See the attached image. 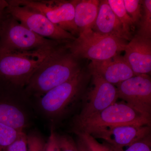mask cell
<instances>
[{
    "label": "cell",
    "instance_id": "obj_18",
    "mask_svg": "<svg viewBox=\"0 0 151 151\" xmlns=\"http://www.w3.org/2000/svg\"><path fill=\"white\" fill-rule=\"evenodd\" d=\"M143 13L139 24L137 35L146 38H151V1H142Z\"/></svg>",
    "mask_w": 151,
    "mask_h": 151
},
{
    "label": "cell",
    "instance_id": "obj_1",
    "mask_svg": "<svg viewBox=\"0 0 151 151\" xmlns=\"http://www.w3.org/2000/svg\"><path fill=\"white\" fill-rule=\"evenodd\" d=\"M78 60L66 46L58 47L33 74L25 87V92L40 98L82 70Z\"/></svg>",
    "mask_w": 151,
    "mask_h": 151
},
{
    "label": "cell",
    "instance_id": "obj_22",
    "mask_svg": "<svg viewBox=\"0 0 151 151\" xmlns=\"http://www.w3.org/2000/svg\"><path fill=\"white\" fill-rule=\"evenodd\" d=\"M27 151H45L46 142L37 132H32L27 135Z\"/></svg>",
    "mask_w": 151,
    "mask_h": 151
},
{
    "label": "cell",
    "instance_id": "obj_17",
    "mask_svg": "<svg viewBox=\"0 0 151 151\" xmlns=\"http://www.w3.org/2000/svg\"><path fill=\"white\" fill-rule=\"evenodd\" d=\"M108 2L113 12L121 22L125 34L130 41L132 39V31L134 25L132 19L127 13L123 0H108Z\"/></svg>",
    "mask_w": 151,
    "mask_h": 151
},
{
    "label": "cell",
    "instance_id": "obj_27",
    "mask_svg": "<svg viewBox=\"0 0 151 151\" xmlns=\"http://www.w3.org/2000/svg\"><path fill=\"white\" fill-rule=\"evenodd\" d=\"M7 5V1L0 0V24L5 14L6 8Z\"/></svg>",
    "mask_w": 151,
    "mask_h": 151
},
{
    "label": "cell",
    "instance_id": "obj_7",
    "mask_svg": "<svg viewBox=\"0 0 151 151\" xmlns=\"http://www.w3.org/2000/svg\"><path fill=\"white\" fill-rule=\"evenodd\" d=\"M6 10L17 20L41 37L60 42H71L76 37L51 22L40 12L7 1Z\"/></svg>",
    "mask_w": 151,
    "mask_h": 151
},
{
    "label": "cell",
    "instance_id": "obj_11",
    "mask_svg": "<svg viewBox=\"0 0 151 151\" xmlns=\"http://www.w3.org/2000/svg\"><path fill=\"white\" fill-rule=\"evenodd\" d=\"M103 139L114 151L132 145L151 134V125L129 124L102 129L89 134Z\"/></svg>",
    "mask_w": 151,
    "mask_h": 151
},
{
    "label": "cell",
    "instance_id": "obj_10",
    "mask_svg": "<svg viewBox=\"0 0 151 151\" xmlns=\"http://www.w3.org/2000/svg\"><path fill=\"white\" fill-rule=\"evenodd\" d=\"M119 98L139 111L151 115V79L149 75L135 76L116 85Z\"/></svg>",
    "mask_w": 151,
    "mask_h": 151
},
{
    "label": "cell",
    "instance_id": "obj_15",
    "mask_svg": "<svg viewBox=\"0 0 151 151\" xmlns=\"http://www.w3.org/2000/svg\"><path fill=\"white\" fill-rule=\"evenodd\" d=\"M27 114L16 101L0 98V124L21 132L27 127Z\"/></svg>",
    "mask_w": 151,
    "mask_h": 151
},
{
    "label": "cell",
    "instance_id": "obj_26",
    "mask_svg": "<svg viewBox=\"0 0 151 151\" xmlns=\"http://www.w3.org/2000/svg\"><path fill=\"white\" fill-rule=\"evenodd\" d=\"M58 135L54 129L51 128L45 151H60Z\"/></svg>",
    "mask_w": 151,
    "mask_h": 151
},
{
    "label": "cell",
    "instance_id": "obj_8",
    "mask_svg": "<svg viewBox=\"0 0 151 151\" xmlns=\"http://www.w3.org/2000/svg\"><path fill=\"white\" fill-rule=\"evenodd\" d=\"M15 4L40 12L51 22L70 33L78 35L74 23V6L72 1L64 0H12Z\"/></svg>",
    "mask_w": 151,
    "mask_h": 151
},
{
    "label": "cell",
    "instance_id": "obj_14",
    "mask_svg": "<svg viewBox=\"0 0 151 151\" xmlns=\"http://www.w3.org/2000/svg\"><path fill=\"white\" fill-rule=\"evenodd\" d=\"M91 29L103 35L130 40L124 32L122 23L113 12L107 0L100 1L97 17Z\"/></svg>",
    "mask_w": 151,
    "mask_h": 151
},
{
    "label": "cell",
    "instance_id": "obj_12",
    "mask_svg": "<svg viewBox=\"0 0 151 151\" xmlns=\"http://www.w3.org/2000/svg\"><path fill=\"white\" fill-rule=\"evenodd\" d=\"M124 58L135 76L150 74L151 39L136 35L125 47Z\"/></svg>",
    "mask_w": 151,
    "mask_h": 151
},
{
    "label": "cell",
    "instance_id": "obj_25",
    "mask_svg": "<svg viewBox=\"0 0 151 151\" xmlns=\"http://www.w3.org/2000/svg\"><path fill=\"white\" fill-rule=\"evenodd\" d=\"M27 134L22 132L16 140L9 146L6 151H27Z\"/></svg>",
    "mask_w": 151,
    "mask_h": 151
},
{
    "label": "cell",
    "instance_id": "obj_21",
    "mask_svg": "<svg viewBox=\"0 0 151 151\" xmlns=\"http://www.w3.org/2000/svg\"><path fill=\"white\" fill-rule=\"evenodd\" d=\"M124 6L134 25L139 24L142 17V1L124 0Z\"/></svg>",
    "mask_w": 151,
    "mask_h": 151
},
{
    "label": "cell",
    "instance_id": "obj_19",
    "mask_svg": "<svg viewBox=\"0 0 151 151\" xmlns=\"http://www.w3.org/2000/svg\"><path fill=\"white\" fill-rule=\"evenodd\" d=\"M23 132L0 124V151H6Z\"/></svg>",
    "mask_w": 151,
    "mask_h": 151
},
{
    "label": "cell",
    "instance_id": "obj_24",
    "mask_svg": "<svg viewBox=\"0 0 151 151\" xmlns=\"http://www.w3.org/2000/svg\"><path fill=\"white\" fill-rule=\"evenodd\" d=\"M60 151H79L77 143L67 135H58Z\"/></svg>",
    "mask_w": 151,
    "mask_h": 151
},
{
    "label": "cell",
    "instance_id": "obj_9",
    "mask_svg": "<svg viewBox=\"0 0 151 151\" xmlns=\"http://www.w3.org/2000/svg\"><path fill=\"white\" fill-rule=\"evenodd\" d=\"M92 77V87L84 97L81 112L74 120H80L89 118L101 112L116 103L118 97L115 85L109 83L93 69L89 68Z\"/></svg>",
    "mask_w": 151,
    "mask_h": 151
},
{
    "label": "cell",
    "instance_id": "obj_6",
    "mask_svg": "<svg viewBox=\"0 0 151 151\" xmlns=\"http://www.w3.org/2000/svg\"><path fill=\"white\" fill-rule=\"evenodd\" d=\"M62 42L38 35L6 10L0 24V51L27 52L58 46Z\"/></svg>",
    "mask_w": 151,
    "mask_h": 151
},
{
    "label": "cell",
    "instance_id": "obj_20",
    "mask_svg": "<svg viewBox=\"0 0 151 151\" xmlns=\"http://www.w3.org/2000/svg\"><path fill=\"white\" fill-rule=\"evenodd\" d=\"M78 139L85 144L90 151H114L106 143L101 144L92 136L86 132H74Z\"/></svg>",
    "mask_w": 151,
    "mask_h": 151
},
{
    "label": "cell",
    "instance_id": "obj_16",
    "mask_svg": "<svg viewBox=\"0 0 151 151\" xmlns=\"http://www.w3.org/2000/svg\"><path fill=\"white\" fill-rule=\"evenodd\" d=\"M74 6V23L78 35L91 29L97 18L100 1L73 0Z\"/></svg>",
    "mask_w": 151,
    "mask_h": 151
},
{
    "label": "cell",
    "instance_id": "obj_2",
    "mask_svg": "<svg viewBox=\"0 0 151 151\" xmlns=\"http://www.w3.org/2000/svg\"><path fill=\"white\" fill-rule=\"evenodd\" d=\"M91 76L90 71L87 73L82 69L73 78L47 92L40 98L42 111L54 121L68 115L83 102Z\"/></svg>",
    "mask_w": 151,
    "mask_h": 151
},
{
    "label": "cell",
    "instance_id": "obj_3",
    "mask_svg": "<svg viewBox=\"0 0 151 151\" xmlns=\"http://www.w3.org/2000/svg\"><path fill=\"white\" fill-rule=\"evenodd\" d=\"M59 47L27 52L0 51V80L14 89H24L37 69Z\"/></svg>",
    "mask_w": 151,
    "mask_h": 151
},
{
    "label": "cell",
    "instance_id": "obj_28",
    "mask_svg": "<svg viewBox=\"0 0 151 151\" xmlns=\"http://www.w3.org/2000/svg\"><path fill=\"white\" fill-rule=\"evenodd\" d=\"M76 143H77L79 151H90L87 147L85 145V144L80 139H78Z\"/></svg>",
    "mask_w": 151,
    "mask_h": 151
},
{
    "label": "cell",
    "instance_id": "obj_13",
    "mask_svg": "<svg viewBox=\"0 0 151 151\" xmlns=\"http://www.w3.org/2000/svg\"><path fill=\"white\" fill-rule=\"evenodd\" d=\"M89 68L96 71L106 81L114 85L135 76L124 57L119 55L106 60L92 61Z\"/></svg>",
    "mask_w": 151,
    "mask_h": 151
},
{
    "label": "cell",
    "instance_id": "obj_5",
    "mask_svg": "<svg viewBox=\"0 0 151 151\" xmlns=\"http://www.w3.org/2000/svg\"><path fill=\"white\" fill-rule=\"evenodd\" d=\"M126 40L103 35L87 30L78 35L75 40L70 42L66 47L78 59L85 58L92 61H102L119 55L124 51Z\"/></svg>",
    "mask_w": 151,
    "mask_h": 151
},
{
    "label": "cell",
    "instance_id": "obj_4",
    "mask_svg": "<svg viewBox=\"0 0 151 151\" xmlns=\"http://www.w3.org/2000/svg\"><path fill=\"white\" fill-rule=\"evenodd\" d=\"M151 115L142 113L124 101L115 103L89 118L73 119V132L91 134L102 129L129 124L151 125Z\"/></svg>",
    "mask_w": 151,
    "mask_h": 151
},
{
    "label": "cell",
    "instance_id": "obj_23",
    "mask_svg": "<svg viewBox=\"0 0 151 151\" xmlns=\"http://www.w3.org/2000/svg\"><path fill=\"white\" fill-rule=\"evenodd\" d=\"M116 151H151V134Z\"/></svg>",
    "mask_w": 151,
    "mask_h": 151
}]
</instances>
